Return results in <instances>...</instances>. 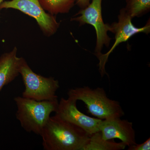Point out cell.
<instances>
[{"label": "cell", "mask_w": 150, "mask_h": 150, "mask_svg": "<svg viewBox=\"0 0 150 150\" xmlns=\"http://www.w3.org/2000/svg\"><path fill=\"white\" fill-rule=\"evenodd\" d=\"M40 136L45 150H82L91 135L55 114L50 116Z\"/></svg>", "instance_id": "6da1fadb"}, {"label": "cell", "mask_w": 150, "mask_h": 150, "mask_svg": "<svg viewBox=\"0 0 150 150\" xmlns=\"http://www.w3.org/2000/svg\"><path fill=\"white\" fill-rule=\"evenodd\" d=\"M17 110L16 117L21 127L29 133L40 135L43 127L50 117L56 112L59 105L57 99L37 101L18 96L14 98Z\"/></svg>", "instance_id": "7a4b0ae2"}, {"label": "cell", "mask_w": 150, "mask_h": 150, "mask_svg": "<svg viewBox=\"0 0 150 150\" xmlns=\"http://www.w3.org/2000/svg\"><path fill=\"white\" fill-rule=\"evenodd\" d=\"M68 95L69 98L84 103L88 112L99 119L121 118L124 115L119 102L108 98L101 88H76L69 90Z\"/></svg>", "instance_id": "3957f363"}, {"label": "cell", "mask_w": 150, "mask_h": 150, "mask_svg": "<svg viewBox=\"0 0 150 150\" xmlns=\"http://www.w3.org/2000/svg\"><path fill=\"white\" fill-rule=\"evenodd\" d=\"M19 74L25 86L22 97L37 101L57 99L56 92L60 87L59 81L52 77H45L34 72L21 57Z\"/></svg>", "instance_id": "277c9868"}, {"label": "cell", "mask_w": 150, "mask_h": 150, "mask_svg": "<svg viewBox=\"0 0 150 150\" xmlns=\"http://www.w3.org/2000/svg\"><path fill=\"white\" fill-rule=\"evenodd\" d=\"M101 4L102 0H92L91 4L81 9L71 19V21L79 22L80 25L89 24L94 28L97 36L95 50L96 56L101 54L104 45L109 47L111 39L107 34L108 31H110V25L104 23L103 19Z\"/></svg>", "instance_id": "5b68a950"}, {"label": "cell", "mask_w": 150, "mask_h": 150, "mask_svg": "<svg viewBox=\"0 0 150 150\" xmlns=\"http://www.w3.org/2000/svg\"><path fill=\"white\" fill-rule=\"evenodd\" d=\"M9 8L17 10L35 19L40 30L47 37L54 35L60 26L55 16L46 13L38 0H11L0 4V10Z\"/></svg>", "instance_id": "8992f818"}, {"label": "cell", "mask_w": 150, "mask_h": 150, "mask_svg": "<svg viewBox=\"0 0 150 150\" xmlns=\"http://www.w3.org/2000/svg\"><path fill=\"white\" fill-rule=\"evenodd\" d=\"M132 17L125 8L122 9L118 16V21L110 25V31L115 34V41L113 46L105 54H101L97 56L99 61V71L101 76L105 74V65L109 55L120 43L126 42L134 35L140 33L148 34L150 32V21L144 27L138 28L132 23Z\"/></svg>", "instance_id": "52a82bcc"}, {"label": "cell", "mask_w": 150, "mask_h": 150, "mask_svg": "<svg viewBox=\"0 0 150 150\" xmlns=\"http://www.w3.org/2000/svg\"><path fill=\"white\" fill-rule=\"evenodd\" d=\"M76 100L62 98L59 102L56 114L68 122L79 126L90 135L100 131L102 119L85 115L78 109Z\"/></svg>", "instance_id": "ba28073f"}, {"label": "cell", "mask_w": 150, "mask_h": 150, "mask_svg": "<svg viewBox=\"0 0 150 150\" xmlns=\"http://www.w3.org/2000/svg\"><path fill=\"white\" fill-rule=\"evenodd\" d=\"M100 131L104 139H119L128 146L137 144L133 123L121 120V118L102 120L100 126Z\"/></svg>", "instance_id": "9c48e42d"}, {"label": "cell", "mask_w": 150, "mask_h": 150, "mask_svg": "<svg viewBox=\"0 0 150 150\" xmlns=\"http://www.w3.org/2000/svg\"><path fill=\"white\" fill-rule=\"evenodd\" d=\"M17 48L3 54L0 57V91L4 87L18 76L21 57H18Z\"/></svg>", "instance_id": "30bf717a"}, {"label": "cell", "mask_w": 150, "mask_h": 150, "mask_svg": "<svg viewBox=\"0 0 150 150\" xmlns=\"http://www.w3.org/2000/svg\"><path fill=\"white\" fill-rule=\"evenodd\" d=\"M126 146L122 142L116 143L114 141L104 139L99 131L91 135L82 150H120L124 149Z\"/></svg>", "instance_id": "8fae6325"}, {"label": "cell", "mask_w": 150, "mask_h": 150, "mask_svg": "<svg viewBox=\"0 0 150 150\" xmlns=\"http://www.w3.org/2000/svg\"><path fill=\"white\" fill-rule=\"evenodd\" d=\"M76 0H38L45 11L53 15L68 13Z\"/></svg>", "instance_id": "7c38bea8"}, {"label": "cell", "mask_w": 150, "mask_h": 150, "mask_svg": "<svg viewBox=\"0 0 150 150\" xmlns=\"http://www.w3.org/2000/svg\"><path fill=\"white\" fill-rule=\"evenodd\" d=\"M125 8L132 18L140 17L149 11L150 0H127Z\"/></svg>", "instance_id": "4fadbf2b"}, {"label": "cell", "mask_w": 150, "mask_h": 150, "mask_svg": "<svg viewBox=\"0 0 150 150\" xmlns=\"http://www.w3.org/2000/svg\"><path fill=\"white\" fill-rule=\"evenodd\" d=\"M129 150H150V139L149 138L145 142L139 144L131 145L129 146Z\"/></svg>", "instance_id": "5bb4252c"}, {"label": "cell", "mask_w": 150, "mask_h": 150, "mask_svg": "<svg viewBox=\"0 0 150 150\" xmlns=\"http://www.w3.org/2000/svg\"><path fill=\"white\" fill-rule=\"evenodd\" d=\"M90 0H76L77 4L81 9L85 8L90 4Z\"/></svg>", "instance_id": "9a60e30c"}, {"label": "cell", "mask_w": 150, "mask_h": 150, "mask_svg": "<svg viewBox=\"0 0 150 150\" xmlns=\"http://www.w3.org/2000/svg\"><path fill=\"white\" fill-rule=\"evenodd\" d=\"M4 1V0H0V4H1Z\"/></svg>", "instance_id": "2e32d148"}]
</instances>
